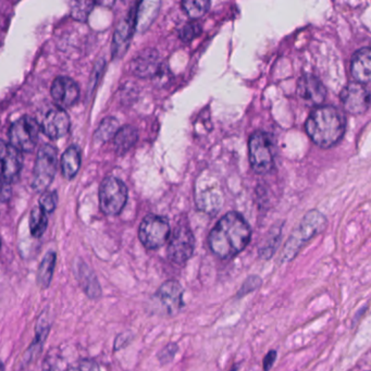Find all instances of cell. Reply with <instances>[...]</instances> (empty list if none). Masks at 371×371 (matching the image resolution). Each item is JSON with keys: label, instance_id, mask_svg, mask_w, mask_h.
Listing matches in <instances>:
<instances>
[{"label": "cell", "instance_id": "obj_1", "mask_svg": "<svg viewBox=\"0 0 371 371\" xmlns=\"http://www.w3.org/2000/svg\"><path fill=\"white\" fill-rule=\"evenodd\" d=\"M252 239V229L244 217L230 211L211 230L208 243L211 250L220 259L235 257L246 248Z\"/></svg>", "mask_w": 371, "mask_h": 371}, {"label": "cell", "instance_id": "obj_2", "mask_svg": "<svg viewBox=\"0 0 371 371\" xmlns=\"http://www.w3.org/2000/svg\"><path fill=\"white\" fill-rule=\"evenodd\" d=\"M306 132L316 145L330 148L337 145L345 134L346 120L342 111L333 106H317L305 124Z\"/></svg>", "mask_w": 371, "mask_h": 371}, {"label": "cell", "instance_id": "obj_3", "mask_svg": "<svg viewBox=\"0 0 371 371\" xmlns=\"http://www.w3.org/2000/svg\"><path fill=\"white\" fill-rule=\"evenodd\" d=\"M326 218L320 211L316 209L308 211L285 245V250L280 257L281 263H287L294 259L308 241L326 229Z\"/></svg>", "mask_w": 371, "mask_h": 371}, {"label": "cell", "instance_id": "obj_4", "mask_svg": "<svg viewBox=\"0 0 371 371\" xmlns=\"http://www.w3.org/2000/svg\"><path fill=\"white\" fill-rule=\"evenodd\" d=\"M250 166L259 174H267L274 167V146L266 132L256 131L248 141Z\"/></svg>", "mask_w": 371, "mask_h": 371}, {"label": "cell", "instance_id": "obj_5", "mask_svg": "<svg viewBox=\"0 0 371 371\" xmlns=\"http://www.w3.org/2000/svg\"><path fill=\"white\" fill-rule=\"evenodd\" d=\"M127 185L118 178H106L99 187L100 209L107 216H117L127 204Z\"/></svg>", "mask_w": 371, "mask_h": 371}, {"label": "cell", "instance_id": "obj_6", "mask_svg": "<svg viewBox=\"0 0 371 371\" xmlns=\"http://www.w3.org/2000/svg\"><path fill=\"white\" fill-rule=\"evenodd\" d=\"M57 149L53 145H43L37 153L33 171L32 187L36 192H44L51 184L57 171Z\"/></svg>", "mask_w": 371, "mask_h": 371}, {"label": "cell", "instance_id": "obj_7", "mask_svg": "<svg viewBox=\"0 0 371 371\" xmlns=\"http://www.w3.org/2000/svg\"><path fill=\"white\" fill-rule=\"evenodd\" d=\"M40 125L32 117L24 116L12 123L9 129V141L16 149L31 153L37 145Z\"/></svg>", "mask_w": 371, "mask_h": 371}, {"label": "cell", "instance_id": "obj_8", "mask_svg": "<svg viewBox=\"0 0 371 371\" xmlns=\"http://www.w3.org/2000/svg\"><path fill=\"white\" fill-rule=\"evenodd\" d=\"M195 202L200 211L211 215L218 213L224 204V193L218 181L207 174L200 177L195 185Z\"/></svg>", "mask_w": 371, "mask_h": 371}, {"label": "cell", "instance_id": "obj_9", "mask_svg": "<svg viewBox=\"0 0 371 371\" xmlns=\"http://www.w3.org/2000/svg\"><path fill=\"white\" fill-rule=\"evenodd\" d=\"M171 230L166 217L148 215L139 230L141 242L147 250H158L170 237Z\"/></svg>", "mask_w": 371, "mask_h": 371}, {"label": "cell", "instance_id": "obj_10", "mask_svg": "<svg viewBox=\"0 0 371 371\" xmlns=\"http://www.w3.org/2000/svg\"><path fill=\"white\" fill-rule=\"evenodd\" d=\"M195 250V237L190 226L179 224L172 232L168 246V257L177 265H183L192 257Z\"/></svg>", "mask_w": 371, "mask_h": 371}, {"label": "cell", "instance_id": "obj_11", "mask_svg": "<svg viewBox=\"0 0 371 371\" xmlns=\"http://www.w3.org/2000/svg\"><path fill=\"white\" fill-rule=\"evenodd\" d=\"M341 101L345 110L352 115L366 112L370 105V93L363 83L350 82L341 92Z\"/></svg>", "mask_w": 371, "mask_h": 371}, {"label": "cell", "instance_id": "obj_12", "mask_svg": "<svg viewBox=\"0 0 371 371\" xmlns=\"http://www.w3.org/2000/svg\"><path fill=\"white\" fill-rule=\"evenodd\" d=\"M22 166V152L11 144L0 141V180L9 183L16 181L20 177Z\"/></svg>", "mask_w": 371, "mask_h": 371}, {"label": "cell", "instance_id": "obj_13", "mask_svg": "<svg viewBox=\"0 0 371 371\" xmlns=\"http://www.w3.org/2000/svg\"><path fill=\"white\" fill-rule=\"evenodd\" d=\"M154 300L163 313L172 316L183 306V289L177 280H168L156 292Z\"/></svg>", "mask_w": 371, "mask_h": 371}, {"label": "cell", "instance_id": "obj_14", "mask_svg": "<svg viewBox=\"0 0 371 371\" xmlns=\"http://www.w3.org/2000/svg\"><path fill=\"white\" fill-rule=\"evenodd\" d=\"M163 64L158 51L147 48L131 61V72L141 79H154L160 71Z\"/></svg>", "mask_w": 371, "mask_h": 371}, {"label": "cell", "instance_id": "obj_15", "mask_svg": "<svg viewBox=\"0 0 371 371\" xmlns=\"http://www.w3.org/2000/svg\"><path fill=\"white\" fill-rule=\"evenodd\" d=\"M298 96L306 106H320L326 99V87L318 77L311 74H305L298 80Z\"/></svg>", "mask_w": 371, "mask_h": 371}, {"label": "cell", "instance_id": "obj_16", "mask_svg": "<svg viewBox=\"0 0 371 371\" xmlns=\"http://www.w3.org/2000/svg\"><path fill=\"white\" fill-rule=\"evenodd\" d=\"M70 118L64 109L57 107L50 109L43 119L40 130L50 140H58L68 134L70 130Z\"/></svg>", "mask_w": 371, "mask_h": 371}, {"label": "cell", "instance_id": "obj_17", "mask_svg": "<svg viewBox=\"0 0 371 371\" xmlns=\"http://www.w3.org/2000/svg\"><path fill=\"white\" fill-rule=\"evenodd\" d=\"M50 94L56 105L66 109L77 103L80 97V88L70 77H58L51 85Z\"/></svg>", "mask_w": 371, "mask_h": 371}, {"label": "cell", "instance_id": "obj_18", "mask_svg": "<svg viewBox=\"0 0 371 371\" xmlns=\"http://www.w3.org/2000/svg\"><path fill=\"white\" fill-rule=\"evenodd\" d=\"M135 16H136V7L131 9L129 16L122 20L121 23L117 27L116 32L113 35V57H122L129 48L133 33L136 29H135Z\"/></svg>", "mask_w": 371, "mask_h": 371}, {"label": "cell", "instance_id": "obj_19", "mask_svg": "<svg viewBox=\"0 0 371 371\" xmlns=\"http://www.w3.org/2000/svg\"><path fill=\"white\" fill-rule=\"evenodd\" d=\"M350 71L356 82L367 84L371 79V50L363 47L354 53Z\"/></svg>", "mask_w": 371, "mask_h": 371}, {"label": "cell", "instance_id": "obj_20", "mask_svg": "<svg viewBox=\"0 0 371 371\" xmlns=\"http://www.w3.org/2000/svg\"><path fill=\"white\" fill-rule=\"evenodd\" d=\"M160 0H143L140 5H136L135 29L142 32L147 29L158 14Z\"/></svg>", "mask_w": 371, "mask_h": 371}, {"label": "cell", "instance_id": "obj_21", "mask_svg": "<svg viewBox=\"0 0 371 371\" xmlns=\"http://www.w3.org/2000/svg\"><path fill=\"white\" fill-rule=\"evenodd\" d=\"M139 140V132L132 125H124L119 128L116 134L113 136L115 149L119 155H124L129 152Z\"/></svg>", "mask_w": 371, "mask_h": 371}, {"label": "cell", "instance_id": "obj_22", "mask_svg": "<svg viewBox=\"0 0 371 371\" xmlns=\"http://www.w3.org/2000/svg\"><path fill=\"white\" fill-rule=\"evenodd\" d=\"M81 168V152L77 146H70L61 157V170L64 177L73 179Z\"/></svg>", "mask_w": 371, "mask_h": 371}, {"label": "cell", "instance_id": "obj_23", "mask_svg": "<svg viewBox=\"0 0 371 371\" xmlns=\"http://www.w3.org/2000/svg\"><path fill=\"white\" fill-rule=\"evenodd\" d=\"M56 266V253L50 250L46 254L40 263L38 272H37V283L42 289H47L50 282L53 280V272Z\"/></svg>", "mask_w": 371, "mask_h": 371}, {"label": "cell", "instance_id": "obj_24", "mask_svg": "<svg viewBox=\"0 0 371 371\" xmlns=\"http://www.w3.org/2000/svg\"><path fill=\"white\" fill-rule=\"evenodd\" d=\"M119 121L113 117H107L104 119L103 121L100 122L99 127L96 130L95 139L97 143H106L113 139L117 131L119 130Z\"/></svg>", "mask_w": 371, "mask_h": 371}, {"label": "cell", "instance_id": "obj_25", "mask_svg": "<svg viewBox=\"0 0 371 371\" xmlns=\"http://www.w3.org/2000/svg\"><path fill=\"white\" fill-rule=\"evenodd\" d=\"M47 213L38 207H34L29 216V230L34 237H40L47 229Z\"/></svg>", "mask_w": 371, "mask_h": 371}, {"label": "cell", "instance_id": "obj_26", "mask_svg": "<svg viewBox=\"0 0 371 371\" xmlns=\"http://www.w3.org/2000/svg\"><path fill=\"white\" fill-rule=\"evenodd\" d=\"M181 5L189 18L196 20L207 14L211 7V0H182Z\"/></svg>", "mask_w": 371, "mask_h": 371}, {"label": "cell", "instance_id": "obj_27", "mask_svg": "<svg viewBox=\"0 0 371 371\" xmlns=\"http://www.w3.org/2000/svg\"><path fill=\"white\" fill-rule=\"evenodd\" d=\"M90 268L87 266L79 267L80 281L82 287L84 289L86 294L92 298H98L100 295V287L98 285V281L96 280L94 274H90Z\"/></svg>", "mask_w": 371, "mask_h": 371}, {"label": "cell", "instance_id": "obj_28", "mask_svg": "<svg viewBox=\"0 0 371 371\" xmlns=\"http://www.w3.org/2000/svg\"><path fill=\"white\" fill-rule=\"evenodd\" d=\"M95 5V0H71L70 14L74 20L85 22L92 14Z\"/></svg>", "mask_w": 371, "mask_h": 371}, {"label": "cell", "instance_id": "obj_29", "mask_svg": "<svg viewBox=\"0 0 371 371\" xmlns=\"http://www.w3.org/2000/svg\"><path fill=\"white\" fill-rule=\"evenodd\" d=\"M58 204V194L56 191H44L40 198V207L46 213H51L55 211Z\"/></svg>", "mask_w": 371, "mask_h": 371}, {"label": "cell", "instance_id": "obj_30", "mask_svg": "<svg viewBox=\"0 0 371 371\" xmlns=\"http://www.w3.org/2000/svg\"><path fill=\"white\" fill-rule=\"evenodd\" d=\"M202 33V27L198 23H189L180 31V38L184 43L191 42Z\"/></svg>", "mask_w": 371, "mask_h": 371}, {"label": "cell", "instance_id": "obj_31", "mask_svg": "<svg viewBox=\"0 0 371 371\" xmlns=\"http://www.w3.org/2000/svg\"><path fill=\"white\" fill-rule=\"evenodd\" d=\"M261 285V279L259 276H253L248 278V281L245 282L243 285L242 290L239 292V298H243L245 294L248 293L253 292V291L257 290Z\"/></svg>", "mask_w": 371, "mask_h": 371}, {"label": "cell", "instance_id": "obj_32", "mask_svg": "<svg viewBox=\"0 0 371 371\" xmlns=\"http://www.w3.org/2000/svg\"><path fill=\"white\" fill-rule=\"evenodd\" d=\"M178 346L176 344H169L167 348H163L159 354V361L161 363H168L173 359L177 354Z\"/></svg>", "mask_w": 371, "mask_h": 371}, {"label": "cell", "instance_id": "obj_33", "mask_svg": "<svg viewBox=\"0 0 371 371\" xmlns=\"http://www.w3.org/2000/svg\"><path fill=\"white\" fill-rule=\"evenodd\" d=\"M11 195H12L11 183L0 180V205L7 203L10 200Z\"/></svg>", "mask_w": 371, "mask_h": 371}, {"label": "cell", "instance_id": "obj_34", "mask_svg": "<svg viewBox=\"0 0 371 371\" xmlns=\"http://www.w3.org/2000/svg\"><path fill=\"white\" fill-rule=\"evenodd\" d=\"M71 369H79V370H92V369H98V365H96L94 361H82L77 363V366L71 367Z\"/></svg>", "mask_w": 371, "mask_h": 371}, {"label": "cell", "instance_id": "obj_35", "mask_svg": "<svg viewBox=\"0 0 371 371\" xmlns=\"http://www.w3.org/2000/svg\"><path fill=\"white\" fill-rule=\"evenodd\" d=\"M276 352L272 350L270 353L267 354L266 357H265V359H263V369H265V370H269V369L272 368V365H274V361H276Z\"/></svg>", "mask_w": 371, "mask_h": 371}, {"label": "cell", "instance_id": "obj_36", "mask_svg": "<svg viewBox=\"0 0 371 371\" xmlns=\"http://www.w3.org/2000/svg\"><path fill=\"white\" fill-rule=\"evenodd\" d=\"M117 0H95V3L98 5H103V7H107V8H111L116 3Z\"/></svg>", "mask_w": 371, "mask_h": 371}, {"label": "cell", "instance_id": "obj_37", "mask_svg": "<svg viewBox=\"0 0 371 371\" xmlns=\"http://www.w3.org/2000/svg\"><path fill=\"white\" fill-rule=\"evenodd\" d=\"M1 369H3V363H1V361H0V370H1Z\"/></svg>", "mask_w": 371, "mask_h": 371}, {"label": "cell", "instance_id": "obj_38", "mask_svg": "<svg viewBox=\"0 0 371 371\" xmlns=\"http://www.w3.org/2000/svg\"><path fill=\"white\" fill-rule=\"evenodd\" d=\"M1 244H3V243H1V239H0V250H1Z\"/></svg>", "mask_w": 371, "mask_h": 371}]
</instances>
